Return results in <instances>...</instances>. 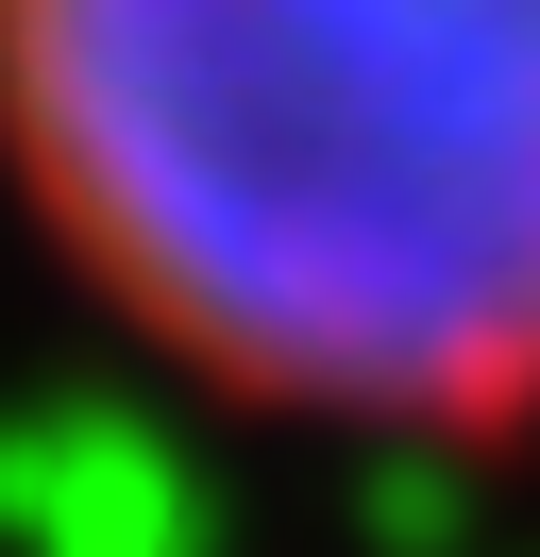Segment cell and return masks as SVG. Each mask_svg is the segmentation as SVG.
<instances>
[{"mask_svg":"<svg viewBox=\"0 0 540 557\" xmlns=\"http://www.w3.org/2000/svg\"><path fill=\"white\" fill-rule=\"evenodd\" d=\"M34 253L270 440H540V0H0Z\"/></svg>","mask_w":540,"mask_h":557,"instance_id":"cell-1","label":"cell"}]
</instances>
